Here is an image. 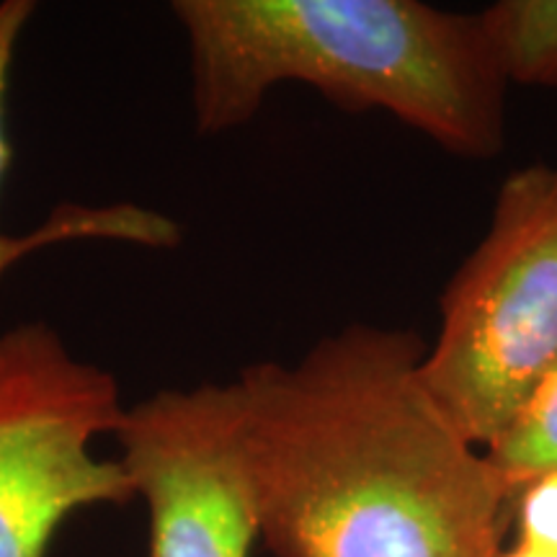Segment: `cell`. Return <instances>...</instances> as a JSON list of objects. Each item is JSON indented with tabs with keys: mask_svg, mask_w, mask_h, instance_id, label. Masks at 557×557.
<instances>
[{
	"mask_svg": "<svg viewBox=\"0 0 557 557\" xmlns=\"http://www.w3.org/2000/svg\"><path fill=\"white\" fill-rule=\"evenodd\" d=\"M418 333L348 323L233 380L276 557H500L513 500L421 382Z\"/></svg>",
	"mask_w": 557,
	"mask_h": 557,
	"instance_id": "6da1fadb",
	"label": "cell"
},
{
	"mask_svg": "<svg viewBox=\"0 0 557 557\" xmlns=\"http://www.w3.org/2000/svg\"><path fill=\"white\" fill-rule=\"evenodd\" d=\"M191 47L201 135L243 127L278 83L338 109H380L449 156L491 160L506 145V83L478 13L418 0H176Z\"/></svg>",
	"mask_w": 557,
	"mask_h": 557,
	"instance_id": "7a4b0ae2",
	"label": "cell"
},
{
	"mask_svg": "<svg viewBox=\"0 0 557 557\" xmlns=\"http://www.w3.org/2000/svg\"><path fill=\"white\" fill-rule=\"evenodd\" d=\"M438 318L421 382L451 426L485 449L557 367V163L500 181Z\"/></svg>",
	"mask_w": 557,
	"mask_h": 557,
	"instance_id": "3957f363",
	"label": "cell"
},
{
	"mask_svg": "<svg viewBox=\"0 0 557 557\" xmlns=\"http://www.w3.org/2000/svg\"><path fill=\"white\" fill-rule=\"evenodd\" d=\"M124 413L116 380L50 325L0 333V557H47L75 511L137 498L122 459L90 451Z\"/></svg>",
	"mask_w": 557,
	"mask_h": 557,
	"instance_id": "277c9868",
	"label": "cell"
},
{
	"mask_svg": "<svg viewBox=\"0 0 557 557\" xmlns=\"http://www.w3.org/2000/svg\"><path fill=\"white\" fill-rule=\"evenodd\" d=\"M122 465L150 513V557H250L259 540L233 382L160 389L127 408Z\"/></svg>",
	"mask_w": 557,
	"mask_h": 557,
	"instance_id": "5b68a950",
	"label": "cell"
},
{
	"mask_svg": "<svg viewBox=\"0 0 557 557\" xmlns=\"http://www.w3.org/2000/svg\"><path fill=\"white\" fill-rule=\"evenodd\" d=\"M34 11H37V3H32V0H3L0 3V189H3L5 173H9L13 160L9 129H5V94H9L11 65L18 37L29 24ZM88 238L122 240L148 248H171L181 243V227L165 214L137 205H62L34 233H0V276L32 250L54 246V243Z\"/></svg>",
	"mask_w": 557,
	"mask_h": 557,
	"instance_id": "8992f818",
	"label": "cell"
},
{
	"mask_svg": "<svg viewBox=\"0 0 557 557\" xmlns=\"http://www.w3.org/2000/svg\"><path fill=\"white\" fill-rule=\"evenodd\" d=\"M478 24L506 86L557 90V0H498Z\"/></svg>",
	"mask_w": 557,
	"mask_h": 557,
	"instance_id": "52a82bcc",
	"label": "cell"
},
{
	"mask_svg": "<svg viewBox=\"0 0 557 557\" xmlns=\"http://www.w3.org/2000/svg\"><path fill=\"white\" fill-rule=\"evenodd\" d=\"M485 457L508 498H517L545 472L557 470V367L529 395Z\"/></svg>",
	"mask_w": 557,
	"mask_h": 557,
	"instance_id": "ba28073f",
	"label": "cell"
},
{
	"mask_svg": "<svg viewBox=\"0 0 557 557\" xmlns=\"http://www.w3.org/2000/svg\"><path fill=\"white\" fill-rule=\"evenodd\" d=\"M513 521L519 527V540L557 553V470L527 485L517 498Z\"/></svg>",
	"mask_w": 557,
	"mask_h": 557,
	"instance_id": "9c48e42d",
	"label": "cell"
},
{
	"mask_svg": "<svg viewBox=\"0 0 557 557\" xmlns=\"http://www.w3.org/2000/svg\"><path fill=\"white\" fill-rule=\"evenodd\" d=\"M500 557H557L555 549H545L540 545H532V542H524V540H517V545L513 547H506Z\"/></svg>",
	"mask_w": 557,
	"mask_h": 557,
	"instance_id": "30bf717a",
	"label": "cell"
}]
</instances>
